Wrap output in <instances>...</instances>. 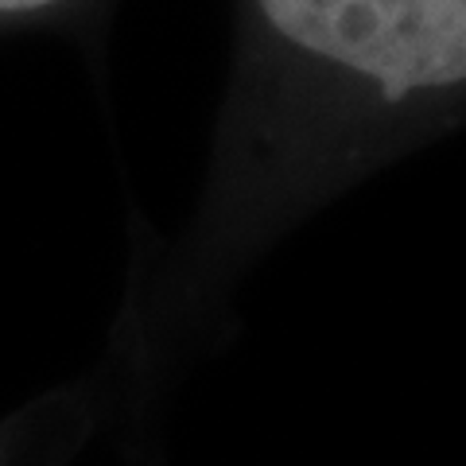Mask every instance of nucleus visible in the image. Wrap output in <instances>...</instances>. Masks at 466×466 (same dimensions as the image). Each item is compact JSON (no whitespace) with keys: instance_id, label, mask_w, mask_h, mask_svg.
<instances>
[{"instance_id":"obj_2","label":"nucleus","mask_w":466,"mask_h":466,"mask_svg":"<svg viewBox=\"0 0 466 466\" xmlns=\"http://www.w3.org/2000/svg\"><path fill=\"white\" fill-rule=\"evenodd\" d=\"M63 0H0V16H35V12L58 8Z\"/></svg>"},{"instance_id":"obj_1","label":"nucleus","mask_w":466,"mask_h":466,"mask_svg":"<svg viewBox=\"0 0 466 466\" xmlns=\"http://www.w3.org/2000/svg\"><path fill=\"white\" fill-rule=\"evenodd\" d=\"M257 12L288 51L366 82L389 106L466 82V0H257Z\"/></svg>"}]
</instances>
